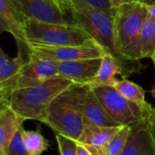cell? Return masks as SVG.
Listing matches in <instances>:
<instances>
[{"label": "cell", "instance_id": "23", "mask_svg": "<svg viewBox=\"0 0 155 155\" xmlns=\"http://www.w3.org/2000/svg\"><path fill=\"white\" fill-rule=\"evenodd\" d=\"M5 155H30L28 153L22 139L21 129L12 140Z\"/></svg>", "mask_w": 155, "mask_h": 155}, {"label": "cell", "instance_id": "14", "mask_svg": "<svg viewBox=\"0 0 155 155\" xmlns=\"http://www.w3.org/2000/svg\"><path fill=\"white\" fill-rule=\"evenodd\" d=\"M83 114L84 127L99 126V127H114L122 126L118 124L108 114L100 100L89 86L84 94L83 102Z\"/></svg>", "mask_w": 155, "mask_h": 155}, {"label": "cell", "instance_id": "31", "mask_svg": "<svg viewBox=\"0 0 155 155\" xmlns=\"http://www.w3.org/2000/svg\"><path fill=\"white\" fill-rule=\"evenodd\" d=\"M151 94H152L153 97H154L155 98V84L153 86V88H152V90H151Z\"/></svg>", "mask_w": 155, "mask_h": 155}, {"label": "cell", "instance_id": "10", "mask_svg": "<svg viewBox=\"0 0 155 155\" xmlns=\"http://www.w3.org/2000/svg\"><path fill=\"white\" fill-rule=\"evenodd\" d=\"M102 58L83 59L55 63L60 76L76 84L88 85L94 81L101 65Z\"/></svg>", "mask_w": 155, "mask_h": 155}, {"label": "cell", "instance_id": "30", "mask_svg": "<svg viewBox=\"0 0 155 155\" xmlns=\"http://www.w3.org/2000/svg\"><path fill=\"white\" fill-rule=\"evenodd\" d=\"M141 3L146 5H155V0H139Z\"/></svg>", "mask_w": 155, "mask_h": 155}, {"label": "cell", "instance_id": "18", "mask_svg": "<svg viewBox=\"0 0 155 155\" xmlns=\"http://www.w3.org/2000/svg\"><path fill=\"white\" fill-rule=\"evenodd\" d=\"M155 53V19L147 16L141 29L137 45V61L152 57Z\"/></svg>", "mask_w": 155, "mask_h": 155}, {"label": "cell", "instance_id": "17", "mask_svg": "<svg viewBox=\"0 0 155 155\" xmlns=\"http://www.w3.org/2000/svg\"><path fill=\"white\" fill-rule=\"evenodd\" d=\"M16 57H11L0 49V84L11 79L20 73L23 66L29 61L25 58V54L29 56V48L25 45H17Z\"/></svg>", "mask_w": 155, "mask_h": 155}, {"label": "cell", "instance_id": "28", "mask_svg": "<svg viewBox=\"0 0 155 155\" xmlns=\"http://www.w3.org/2000/svg\"><path fill=\"white\" fill-rule=\"evenodd\" d=\"M146 8H147L148 16L151 17V18L155 19V5H146Z\"/></svg>", "mask_w": 155, "mask_h": 155}, {"label": "cell", "instance_id": "22", "mask_svg": "<svg viewBox=\"0 0 155 155\" xmlns=\"http://www.w3.org/2000/svg\"><path fill=\"white\" fill-rule=\"evenodd\" d=\"M55 139L60 155H77L78 143L76 141L60 134H55Z\"/></svg>", "mask_w": 155, "mask_h": 155}, {"label": "cell", "instance_id": "5", "mask_svg": "<svg viewBox=\"0 0 155 155\" xmlns=\"http://www.w3.org/2000/svg\"><path fill=\"white\" fill-rule=\"evenodd\" d=\"M146 5L140 1L114 8L115 44L119 54L126 60L137 61V45L143 22L147 18Z\"/></svg>", "mask_w": 155, "mask_h": 155}, {"label": "cell", "instance_id": "11", "mask_svg": "<svg viewBox=\"0 0 155 155\" xmlns=\"http://www.w3.org/2000/svg\"><path fill=\"white\" fill-rule=\"evenodd\" d=\"M131 127L128 143L120 155H155V134L149 119Z\"/></svg>", "mask_w": 155, "mask_h": 155}, {"label": "cell", "instance_id": "12", "mask_svg": "<svg viewBox=\"0 0 155 155\" xmlns=\"http://www.w3.org/2000/svg\"><path fill=\"white\" fill-rule=\"evenodd\" d=\"M123 126H86L77 143L84 145L93 155H108L107 145Z\"/></svg>", "mask_w": 155, "mask_h": 155}, {"label": "cell", "instance_id": "15", "mask_svg": "<svg viewBox=\"0 0 155 155\" xmlns=\"http://www.w3.org/2000/svg\"><path fill=\"white\" fill-rule=\"evenodd\" d=\"M25 120L6 102H0V155H5L12 140L23 127Z\"/></svg>", "mask_w": 155, "mask_h": 155}, {"label": "cell", "instance_id": "16", "mask_svg": "<svg viewBox=\"0 0 155 155\" xmlns=\"http://www.w3.org/2000/svg\"><path fill=\"white\" fill-rule=\"evenodd\" d=\"M116 74H120L123 77H125L124 71L120 64V63L109 53H106L101 62V65L97 75L92 83L88 84L89 87L99 86V85H110L114 86L117 79L115 78Z\"/></svg>", "mask_w": 155, "mask_h": 155}, {"label": "cell", "instance_id": "9", "mask_svg": "<svg viewBox=\"0 0 155 155\" xmlns=\"http://www.w3.org/2000/svg\"><path fill=\"white\" fill-rule=\"evenodd\" d=\"M29 59L37 58L54 63L103 58L107 53L100 46H38L28 45Z\"/></svg>", "mask_w": 155, "mask_h": 155}, {"label": "cell", "instance_id": "20", "mask_svg": "<svg viewBox=\"0 0 155 155\" xmlns=\"http://www.w3.org/2000/svg\"><path fill=\"white\" fill-rule=\"evenodd\" d=\"M22 139L30 155H41L49 147V142L39 131H26L21 128Z\"/></svg>", "mask_w": 155, "mask_h": 155}, {"label": "cell", "instance_id": "1", "mask_svg": "<svg viewBox=\"0 0 155 155\" xmlns=\"http://www.w3.org/2000/svg\"><path fill=\"white\" fill-rule=\"evenodd\" d=\"M71 10L81 26L94 39L104 51L111 54L122 65L125 77L140 72L143 65L140 62H133L122 57L115 44L114 14L94 7L84 0H71Z\"/></svg>", "mask_w": 155, "mask_h": 155}, {"label": "cell", "instance_id": "32", "mask_svg": "<svg viewBox=\"0 0 155 155\" xmlns=\"http://www.w3.org/2000/svg\"><path fill=\"white\" fill-rule=\"evenodd\" d=\"M151 58L153 59V63H154V65H155V55H153V56H152Z\"/></svg>", "mask_w": 155, "mask_h": 155}, {"label": "cell", "instance_id": "25", "mask_svg": "<svg viewBox=\"0 0 155 155\" xmlns=\"http://www.w3.org/2000/svg\"><path fill=\"white\" fill-rule=\"evenodd\" d=\"M136 1H139V0H109L112 7L114 9L124 4H127V3H131V2H136Z\"/></svg>", "mask_w": 155, "mask_h": 155}, {"label": "cell", "instance_id": "21", "mask_svg": "<svg viewBox=\"0 0 155 155\" xmlns=\"http://www.w3.org/2000/svg\"><path fill=\"white\" fill-rule=\"evenodd\" d=\"M132 132V127L130 125L123 126L120 131L114 136L109 144L107 145L108 155H120L125 148L130 134Z\"/></svg>", "mask_w": 155, "mask_h": 155}, {"label": "cell", "instance_id": "4", "mask_svg": "<svg viewBox=\"0 0 155 155\" xmlns=\"http://www.w3.org/2000/svg\"><path fill=\"white\" fill-rule=\"evenodd\" d=\"M25 31L28 45L99 46L94 39L78 25L51 24L26 18Z\"/></svg>", "mask_w": 155, "mask_h": 155}, {"label": "cell", "instance_id": "8", "mask_svg": "<svg viewBox=\"0 0 155 155\" xmlns=\"http://www.w3.org/2000/svg\"><path fill=\"white\" fill-rule=\"evenodd\" d=\"M11 5L27 18L60 25L81 26L73 12L54 0H9Z\"/></svg>", "mask_w": 155, "mask_h": 155}, {"label": "cell", "instance_id": "19", "mask_svg": "<svg viewBox=\"0 0 155 155\" xmlns=\"http://www.w3.org/2000/svg\"><path fill=\"white\" fill-rule=\"evenodd\" d=\"M114 87L128 100L144 107L152 108V105L145 100V92L138 84L127 79L117 80Z\"/></svg>", "mask_w": 155, "mask_h": 155}, {"label": "cell", "instance_id": "24", "mask_svg": "<svg viewBox=\"0 0 155 155\" xmlns=\"http://www.w3.org/2000/svg\"><path fill=\"white\" fill-rule=\"evenodd\" d=\"M84 1L89 5H93L94 7L106 11L111 14H114V9L112 7L109 0H84Z\"/></svg>", "mask_w": 155, "mask_h": 155}, {"label": "cell", "instance_id": "3", "mask_svg": "<svg viewBox=\"0 0 155 155\" xmlns=\"http://www.w3.org/2000/svg\"><path fill=\"white\" fill-rule=\"evenodd\" d=\"M74 82L56 76L38 85L19 89L14 92L6 101L11 108L26 120L43 123L49 104L63 92L73 86Z\"/></svg>", "mask_w": 155, "mask_h": 155}, {"label": "cell", "instance_id": "7", "mask_svg": "<svg viewBox=\"0 0 155 155\" xmlns=\"http://www.w3.org/2000/svg\"><path fill=\"white\" fill-rule=\"evenodd\" d=\"M56 76L60 75L54 62L30 58L19 74L0 84V102L6 101L16 90L38 85Z\"/></svg>", "mask_w": 155, "mask_h": 155}, {"label": "cell", "instance_id": "29", "mask_svg": "<svg viewBox=\"0 0 155 155\" xmlns=\"http://www.w3.org/2000/svg\"><path fill=\"white\" fill-rule=\"evenodd\" d=\"M149 119V122L152 125V128H153V134H155V108L153 110V112L152 113V114L150 115V117L148 118Z\"/></svg>", "mask_w": 155, "mask_h": 155}, {"label": "cell", "instance_id": "6", "mask_svg": "<svg viewBox=\"0 0 155 155\" xmlns=\"http://www.w3.org/2000/svg\"><path fill=\"white\" fill-rule=\"evenodd\" d=\"M93 89L108 114L122 126L134 125L150 117L154 108H144L125 98L114 86L99 85Z\"/></svg>", "mask_w": 155, "mask_h": 155}, {"label": "cell", "instance_id": "33", "mask_svg": "<svg viewBox=\"0 0 155 155\" xmlns=\"http://www.w3.org/2000/svg\"><path fill=\"white\" fill-rule=\"evenodd\" d=\"M153 55H155V53H154V54H153Z\"/></svg>", "mask_w": 155, "mask_h": 155}, {"label": "cell", "instance_id": "13", "mask_svg": "<svg viewBox=\"0 0 155 155\" xmlns=\"http://www.w3.org/2000/svg\"><path fill=\"white\" fill-rule=\"evenodd\" d=\"M26 18L11 5L9 0H0V31L10 33L17 45L28 46L25 31Z\"/></svg>", "mask_w": 155, "mask_h": 155}, {"label": "cell", "instance_id": "27", "mask_svg": "<svg viewBox=\"0 0 155 155\" xmlns=\"http://www.w3.org/2000/svg\"><path fill=\"white\" fill-rule=\"evenodd\" d=\"M77 155H93L84 145L78 143V149H77Z\"/></svg>", "mask_w": 155, "mask_h": 155}, {"label": "cell", "instance_id": "2", "mask_svg": "<svg viewBox=\"0 0 155 155\" xmlns=\"http://www.w3.org/2000/svg\"><path fill=\"white\" fill-rule=\"evenodd\" d=\"M88 85L74 84L59 94L48 106L43 124L56 134L78 141L84 129L83 102Z\"/></svg>", "mask_w": 155, "mask_h": 155}, {"label": "cell", "instance_id": "26", "mask_svg": "<svg viewBox=\"0 0 155 155\" xmlns=\"http://www.w3.org/2000/svg\"><path fill=\"white\" fill-rule=\"evenodd\" d=\"M62 7H64V9L68 10V11H71V7H72V3H71V0H55Z\"/></svg>", "mask_w": 155, "mask_h": 155}, {"label": "cell", "instance_id": "34", "mask_svg": "<svg viewBox=\"0 0 155 155\" xmlns=\"http://www.w3.org/2000/svg\"><path fill=\"white\" fill-rule=\"evenodd\" d=\"M54 1H55V0H54Z\"/></svg>", "mask_w": 155, "mask_h": 155}]
</instances>
